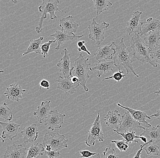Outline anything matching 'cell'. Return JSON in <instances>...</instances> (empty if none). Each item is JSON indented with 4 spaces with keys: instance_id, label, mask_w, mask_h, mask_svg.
Instances as JSON below:
<instances>
[{
    "instance_id": "cell-1",
    "label": "cell",
    "mask_w": 160,
    "mask_h": 158,
    "mask_svg": "<svg viewBox=\"0 0 160 158\" xmlns=\"http://www.w3.org/2000/svg\"><path fill=\"white\" fill-rule=\"evenodd\" d=\"M114 45L115 53L113 59L116 68L118 70L121 69V68H124L127 71V74L131 72L136 77H139L134 69L132 59L133 56L130 49L125 45L123 38L121 39L119 43L116 44L114 43Z\"/></svg>"
},
{
    "instance_id": "cell-2",
    "label": "cell",
    "mask_w": 160,
    "mask_h": 158,
    "mask_svg": "<svg viewBox=\"0 0 160 158\" xmlns=\"http://www.w3.org/2000/svg\"><path fill=\"white\" fill-rule=\"evenodd\" d=\"M131 50L133 58L138 61L147 62L153 68H157V63L152 60L150 57V51L149 47L146 44L141 36L135 34L131 41Z\"/></svg>"
},
{
    "instance_id": "cell-3",
    "label": "cell",
    "mask_w": 160,
    "mask_h": 158,
    "mask_svg": "<svg viewBox=\"0 0 160 158\" xmlns=\"http://www.w3.org/2000/svg\"><path fill=\"white\" fill-rule=\"evenodd\" d=\"M89 59H84L82 53L75 59L73 66L71 68V74L72 76H76L78 78L80 85L83 88L86 92H88L89 89L87 86V81L90 76L88 73L89 66L91 64H88Z\"/></svg>"
},
{
    "instance_id": "cell-4",
    "label": "cell",
    "mask_w": 160,
    "mask_h": 158,
    "mask_svg": "<svg viewBox=\"0 0 160 158\" xmlns=\"http://www.w3.org/2000/svg\"><path fill=\"white\" fill-rule=\"evenodd\" d=\"M59 1L58 0H43L42 3L38 7L39 11L42 13V15L39 21L38 27H36V31L38 33L42 31L43 23L44 20L47 18V14H49L51 20L57 19L58 18L55 14L57 11L61 13L59 9Z\"/></svg>"
},
{
    "instance_id": "cell-5",
    "label": "cell",
    "mask_w": 160,
    "mask_h": 158,
    "mask_svg": "<svg viewBox=\"0 0 160 158\" xmlns=\"http://www.w3.org/2000/svg\"><path fill=\"white\" fill-rule=\"evenodd\" d=\"M68 141L64 135L50 131L45 134L42 145L44 146L49 145L52 150L59 151L64 148L68 147Z\"/></svg>"
},
{
    "instance_id": "cell-6",
    "label": "cell",
    "mask_w": 160,
    "mask_h": 158,
    "mask_svg": "<svg viewBox=\"0 0 160 158\" xmlns=\"http://www.w3.org/2000/svg\"><path fill=\"white\" fill-rule=\"evenodd\" d=\"M96 18H93L92 23L88 27L89 38L94 41L98 47L105 39L104 30L110 26L109 23L103 22L101 24L96 22Z\"/></svg>"
},
{
    "instance_id": "cell-7",
    "label": "cell",
    "mask_w": 160,
    "mask_h": 158,
    "mask_svg": "<svg viewBox=\"0 0 160 158\" xmlns=\"http://www.w3.org/2000/svg\"><path fill=\"white\" fill-rule=\"evenodd\" d=\"M104 140L103 133L101 125L99 113H98L92 125L88 131V136L85 141L86 145L89 147L94 146L96 140L99 142Z\"/></svg>"
},
{
    "instance_id": "cell-8",
    "label": "cell",
    "mask_w": 160,
    "mask_h": 158,
    "mask_svg": "<svg viewBox=\"0 0 160 158\" xmlns=\"http://www.w3.org/2000/svg\"><path fill=\"white\" fill-rule=\"evenodd\" d=\"M66 117L65 114H61L57 110H52L44 123L49 130L53 131L55 129H59L62 127Z\"/></svg>"
},
{
    "instance_id": "cell-9",
    "label": "cell",
    "mask_w": 160,
    "mask_h": 158,
    "mask_svg": "<svg viewBox=\"0 0 160 158\" xmlns=\"http://www.w3.org/2000/svg\"><path fill=\"white\" fill-rule=\"evenodd\" d=\"M144 129V127L142 126L140 123L135 120L132 117V115L128 112L126 113L122 116V123L119 129L118 130H113L115 132L122 133L123 131H128L132 130V129Z\"/></svg>"
},
{
    "instance_id": "cell-10",
    "label": "cell",
    "mask_w": 160,
    "mask_h": 158,
    "mask_svg": "<svg viewBox=\"0 0 160 158\" xmlns=\"http://www.w3.org/2000/svg\"><path fill=\"white\" fill-rule=\"evenodd\" d=\"M142 13V11L134 12L131 18L127 23V32L129 35L132 33L138 34L140 36L142 33V22L141 19V16Z\"/></svg>"
},
{
    "instance_id": "cell-11",
    "label": "cell",
    "mask_w": 160,
    "mask_h": 158,
    "mask_svg": "<svg viewBox=\"0 0 160 158\" xmlns=\"http://www.w3.org/2000/svg\"><path fill=\"white\" fill-rule=\"evenodd\" d=\"M0 124L4 130L1 136L2 140L3 139H9L12 141L13 138L18 136L21 126L19 124H16L12 121L8 122H1Z\"/></svg>"
},
{
    "instance_id": "cell-12",
    "label": "cell",
    "mask_w": 160,
    "mask_h": 158,
    "mask_svg": "<svg viewBox=\"0 0 160 158\" xmlns=\"http://www.w3.org/2000/svg\"><path fill=\"white\" fill-rule=\"evenodd\" d=\"M28 149L23 147L22 144H13L12 146H7L4 158H24Z\"/></svg>"
},
{
    "instance_id": "cell-13",
    "label": "cell",
    "mask_w": 160,
    "mask_h": 158,
    "mask_svg": "<svg viewBox=\"0 0 160 158\" xmlns=\"http://www.w3.org/2000/svg\"><path fill=\"white\" fill-rule=\"evenodd\" d=\"M64 54L58 62L57 66L59 69L60 71L62 73L64 78L68 79L72 77L71 74V60L69 53L66 48H64Z\"/></svg>"
},
{
    "instance_id": "cell-14",
    "label": "cell",
    "mask_w": 160,
    "mask_h": 158,
    "mask_svg": "<svg viewBox=\"0 0 160 158\" xmlns=\"http://www.w3.org/2000/svg\"><path fill=\"white\" fill-rule=\"evenodd\" d=\"M25 92L26 90L23 89L19 84H12L6 89L4 95L8 99L18 102Z\"/></svg>"
},
{
    "instance_id": "cell-15",
    "label": "cell",
    "mask_w": 160,
    "mask_h": 158,
    "mask_svg": "<svg viewBox=\"0 0 160 158\" xmlns=\"http://www.w3.org/2000/svg\"><path fill=\"white\" fill-rule=\"evenodd\" d=\"M21 133L23 136L25 145L27 143L35 142L38 136V130L36 124L25 127Z\"/></svg>"
},
{
    "instance_id": "cell-16",
    "label": "cell",
    "mask_w": 160,
    "mask_h": 158,
    "mask_svg": "<svg viewBox=\"0 0 160 158\" xmlns=\"http://www.w3.org/2000/svg\"><path fill=\"white\" fill-rule=\"evenodd\" d=\"M59 26L63 32L75 34L79 25L75 22L72 16H69L60 19Z\"/></svg>"
},
{
    "instance_id": "cell-17",
    "label": "cell",
    "mask_w": 160,
    "mask_h": 158,
    "mask_svg": "<svg viewBox=\"0 0 160 158\" xmlns=\"http://www.w3.org/2000/svg\"><path fill=\"white\" fill-rule=\"evenodd\" d=\"M114 42L112 43L110 45H106L102 47H98V50L94 54L95 59L96 60H100L112 59H113L114 55L115 53Z\"/></svg>"
},
{
    "instance_id": "cell-18",
    "label": "cell",
    "mask_w": 160,
    "mask_h": 158,
    "mask_svg": "<svg viewBox=\"0 0 160 158\" xmlns=\"http://www.w3.org/2000/svg\"><path fill=\"white\" fill-rule=\"evenodd\" d=\"M116 68L113 61H107L105 60H100L95 67L89 68L90 70L96 71L97 76L100 78L101 76L108 73L110 71H113V69Z\"/></svg>"
},
{
    "instance_id": "cell-19",
    "label": "cell",
    "mask_w": 160,
    "mask_h": 158,
    "mask_svg": "<svg viewBox=\"0 0 160 158\" xmlns=\"http://www.w3.org/2000/svg\"><path fill=\"white\" fill-rule=\"evenodd\" d=\"M58 82V89L63 91L66 94H73L76 89L80 85V83L74 84L71 81V78H65L64 77L59 76L57 78Z\"/></svg>"
},
{
    "instance_id": "cell-20",
    "label": "cell",
    "mask_w": 160,
    "mask_h": 158,
    "mask_svg": "<svg viewBox=\"0 0 160 158\" xmlns=\"http://www.w3.org/2000/svg\"><path fill=\"white\" fill-rule=\"evenodd\" d=\"M50 103V101L42 102L41 105L38 107L37 111L33 113L40 124L44 123L52 112Z\"/></svg>"
},
{
    "instance_id": "cell-21",
    "label": "cell",
    "mask_w": 160,
    "mask_h": 158,
    "mask_svg": "<svg viewBox=\"0 0 160 158\" xmlns=\"http://www.w3.org/2000/svg\"><path fill=\"white\" fill-rule=\"evenodd\" d=\"M84 35L76 36L74 34L68 33L58 30L56 31L54 33L51 35V37L55 38V40L58 42V46L55 48L56 50L60 49V47L66 42L69 40H73L75 39L81 38Z\"/></svg>"
},
{
    "instance_id": "cell-22",
    "label": "cell",
    "mask_w": 160,
    "mask_h": 158,
    "mask_svg": "<svg viewBox=\"0 0 160 158\" xmlns=\"http://www.w3.org/2000/svg\"><path fill=\"white\" fill-rule=\"evenodd\" d=\"M117 105L127 110L131 114L132 117L135 120L137 121L138 122L140 123L141 124H143L145 126L151 125V124L148 123L146 120V119H148L149 120H151V118L148 116L147 113L142 111L135 110L134 109H132V108L124 106L121 105L119 103H118Z\"/></svg>"
},
{
    "instance_id": "cell-23",
    "label": "cell",
    "mask_w": 160,
    "mask_h": 158,
    "mask_svg": "<svg viewBox=\"0 0 160 158\" xmlns=\"http://www.w3.org/2000/svg\"><path fill=\"white\" fill-rule=\"evenodd\" d=\"M144 132L140 136H143L148 139V141H152L153 142H158L160 141V125H157L156 127L151 125H146L144 127Z\"/></svg>"
},
{
    "instance_id": "cell-24",
    "label": "cell",
    "mask_w": 160,
    "mask_h": 158,
    "mask_svg": "<svg viewBox=\"0 0 160 158\" xmlns=\"http://www.w3.org/2000/svg\"><path fill=\"white\" fill-rule=\"evenodd\" d=\"M121 115L118 110L109 111L106 115L104 118V121L108 126L116 129L118 130L121 126L122 120H121Z\"/></svg>"
},
{
    "instance_id": "cell-25",
    "label": "cell",
    "mask_w": 160,
    "mask_h": 158,
    "mask_svg": "<svg viewBox=\"0 0 160 158\" xmlns=\"http://www.w3.org/2000/svg\"><path fill=\"white\" fill-rule=\"evenodd\" d=\"M160 31V21L150 18L146 22H142V33L140 36H142L153 31Z\"/></svg>"
},
{
    "instance_id": "cell-26",
    "label": "cell",
    "mask_w": 160,
    "mask_h": 158,
    "mask_svg": "<svg viewBox=\"0 0 160 158\" xmlns=\"http://www.w3.org/2000/svg\"><path fill=\"white\" fill-rule=\"evenodd\" d=\"M142 36H143L142 39L151 50L159 44L160 31L151 32Z\"/></svg>"
},
{
    "instance_id": "cell-27",
    "label": "cell",
    "mask_w": 160,
    "mask_h": 158,
    "mask_svg": "<svg viewBox=\"0 0 160 158\" xmlns=\"http://www.w3.org/2000/svg\"><path fill=\"white\" fill-rule=\"evenodd\" d=\"M43 40V37H41L37 39H31L30 41L29 45L27 49V51H25L23 54L22 56H25L31 53H35L36 54H42V50L41 46L42 41Z\"/></svg>"
},
{
    "instance_id": "cell-28",
    "label": "cell",
    "mask_w": 160,
    "mask_h": 158,
    "mask_svg": "<svg viewBox=\"0 0 160 158\" xmlns=\"http://www.w3.org/2000/svg\"><path fill=\"white\" fill-rule=\"evenodd\" d=\"M44 150L42 144H40L38 142L32 144L28 150L26 158H34L38 156H42L43 155Z\"/></svg>"
},
{
    "instance_id": "cell-29",
    "label": "cell",
    "mask_w": 160,
    "mask_h": 158,
    "mask_svg": "<svg viewBox=\"0 0 160 158\" xmlns=\"http://www.w3.org/2000/svg\"><path fill=\"white\" fill-rule=\"evenodd\" d=\"M94 3V9L97 12V17L104 11L107 10L109 7L112 5V3L108 0H92Z\"/></svg>"
},
{
    "instance_id": "cell-30",
    "label": "cell",
    "mask_w": 160,
    "mask_h": 158,
    "mask_svg": "<svg viewBox=\"0 0 160 158\" xmlns=\"http://www.w3.org/2000/svg\"><path fill=\"white\" fill-rule=\"evenodd\" d=\"M0 117L8 121L12 120V112L6 103L0 105Z\"/></svg>"
},
{
    "instance_id": "cell-31",
    "label": "cell",
    "mask_w": 160,
    "mask_h": 158,
    "mask_svg": "<svg viewBox=\"0 0 160 158\" xmlns=\"http://www.w3.org/2000/svg\"><path fill=\"white\" fill-rule=\"evenodd\" d=\"M143 150L148 155H159V147L157 145L153 144L152 141H149L148 143H146V145L144 146Z\"/></svg>"
},
{
    "instance_id": "cell-32",
    "label": "cell",
    "mask_w": 160,
    "mask_h": 158,
    "mask_svg": "<svg viewBox=\"0 0 160 158\" xmlns=\"http://www.w3.org/2000/svg\"><path fill=\"white\" fill-rule=\"evenodd\" d=\"M116 132L120 135L128 144H131L132 142L138 143V141L135 140L136 138H138V136L136 135L135 131L131 130L128 131L126 133Z\"/></svg>"
},
{
    "instance_id": "cell-33",
    "label": "cell",
    "mask_w": 160,
    "mask_h": 158,
    "mask_svg": "<svg viewBox=\"0 0 160 158\" xmlns=\"http://www.w3.org/2000/svg\"><path fill=\"white\" fill-rule=\"evenodd\" d=\"M150 54L151 59H153L156 63H158L160 65V42L159 44L150 51Z\"/></svg>"
},
{
    "instance_id": "cell-34",
    "label": "cell",
    "mask_w": 160,
    "mask_h": 158,
    "mask_svg": "<svg viewBox=\"0 0 160 158\" xmlns=\"http://www.w3.org/2000/svg\"><path fill=\"white\" fill-rule=\"evenodd\" d=\"M111 144L109 145V146L106 148L103 153L106 158H119L118 155L115 151L114 148H111Z\"/></svg>"
},
{
    "instance_id": "cell-35",
    "label": "cell",
    "mask_w": 160,
    "mask_h": 158,
    "mask_svg": "<svg viewBox=\"0 0 160 158\" xmlns=\"http://www.w3.org/2000/svg\"><path fill=\"white\" fill-rule=\"evenodd\" d=\"M111 142L114 143L116 147L121 152H127L129 148L128 144L124 139L122 140H112Z\"/></svg>"
},
{
    "instance_id": "cell-36",
    "label": "cell",
    "mask_w": 160,
    "mask_h": 158,
    "mask_svg": "<svg viewBox=\"0 0 160 158\" xmlns=\"http://www.w3.org/2000/svg\"><path fill=\"white\" fill-rule=\"evenodd\" d=\"M118 70V72H116L111 76L105 78L104 79L102 80V81H103L106 80L112 79H114L116 81L119 82L123 78H125L126 75L123 74V73H124V72L123 71H121V69Z\"/></svg>"
},
{
    "instance_id": "cell-37",
    "label": "cell",
    "mask_w": 160,
    "mask_h": 158,
    "mask_svg": "<svg viewBox=\"0 0 160 158\" xmlns=\"http://www.w3.org/2000/svg\"><path fill=\"white\" fill-rule=\"evenodd\" d=\"M56 42L55 40H50L48 43H44L42 44L41 46V50H42V55L44 58L48 54L49 51L50 50V46L52 44L55 43Z\"/></svg>"
},
{
    "instance_id": "cell-38",
    "label": "cell",
    "mask_w": 160,
    "mask_h": 158,
    "mask_svg": "<svg viewBox=\"0 0 160 158\" xmlns=\"http://www.w3.org/2000/svg\"><path fill=\"white\" fill-rule=\"evenodd\" d=\"M45 155L48 157V158H58L62 154L56 150H52L51 151L48 152L44 151Z\"/></svg>"
},
{
    "instance_id": "cell-39",
    "label": "cell",
    "mask_w": 160,
    "mask_h": 158,
    "mask_svg": "<svg viewBox=\"0 0 160 158\" xmlns=\"http://www.w3.org/2000/svg\"><path fill=\"white\" fill-rule=\"evenodd\" d=\"M80 154L82 155L81 157L89 158L92 157L93 156H94L97 153L95 152H91L88 150L80 151Z\"/></svg>"
},
{
    "instance_id": "cell-40",
    "label": "cell",
    "mask_w": 160,
    "mask_h": 158,
    "mask_svg": "<svg viewBox=\"0 0 160 158\" xmlns=\"http://www.w3.org/2000/svg\"><path fill=\"white\" fill-rule=\"evenodd\" d=\"M40 89L41 88H44V89H49L50 84L49 82L46 79H42L40 83Z\"/></svg>"
},
{
    "instance_id": "cell-41",
    "label": "cell",
    "mask_w": 160,
    "mask_h": 158,
    "mask_svg": "<svg viewBox=\"0 0 160 158\" xmlns=\"http://www.w3.org/2000/svg\"><path fill=\"white\" fill-rule=\"evenodd\" d=\"M146 145V144H144L143 145H140V149L137 152L136 155H135L134 156L133 158H141V155H142V151L143 150L144 146Z\"/></svg>"
},
{
    "instance_id": "cell-42",
    "label": "cell",
    "mask_w": 160,
    "mask_h": 158,
    "mask_svg": "<svg viewBox=\"0 0 160 158\" xmlns=\"http://www.w3.org/2000/svg\"><path fill=\"white\" fill-rule=\"evenodd\" d=\"M78 51H79V52H81V51H83V52H86L88 54L89 56H91L92 55L91 53H90V51L88 50L87 49V47L86 46L84 45L82 47H81V48H78Z\"/></svg>"
},
{
    "instance_id": "cell-43",
    "label": "cell",
    "mask_w": 160,
    "mask_h": 158,
    "mask_svg": "<svg viewBox=\"0 0 160 158\" xmlns=\"http://www.w3.org/2000/svg\"><path fill=\"white\" fill-rule=\"evenodd\" d=\"M71 81L74 84H78L79 83L78 78L76 76H72L71 78Z\"/></svg>"
},
{
    "instance_id": "cell-44",
    "label": "cell",
    "mask_w": 160,
    "mask_h": 158,
    "mask_svg": "<svg viewBox=\"0 0 160 158\" xmlns=\"http://www.w3.org/2000/svg\"><path fill=\"white\" fill-rule=\"evenodd\" d=\"M150 117L152 118V117H155L158 119V120H160V108L159 110L157 111V112L150 116Z\"/></svg>"
},
{
    "instance_id": "cell-45",
    "label": "cell",
    "mask_w": 160,
    "mask_h": 158,
    "mask_svg": "<svg viewBox=\"0 0 160 158\" xmlns=\"http://www.w3.org/2000/svg\"><path fill=\"white\" fill-rule=\"evenodd\" d=\"M138 139H140L145 144L148 142V139L146 137L143 136H138Z\"/></svg>"
},
{
    "instance_id": "cell-46",
    "label": "cell",
    "mask_w": 160,
    "mask_h": 158,
    "mask_svg": "<svg viewBox=\"0 0 160 158\" xmlns=\"http://www.w3.org/2000/svg\"><path fill=\"white\" fill-rule=\"evenodd\" d=\"M86 43V42L84 40L83 41H78V43H77V45H78V48H81L84 45V44Z\"/></svg>"
},
{
    "instance_id": "cell-47",
    "label": "cell",
    "mask_w": 160,
    "mask_h": 158,
    "mask_svg": "<svg viewBox=\"0 0 160 158\" xmlns=\"http://www.w3.org/2000/svg\"><path fill=\"white\" fill-rule=\"evenodd\" d=\"M89 158H102L101 157V155L99 154V153H97L96 155H95L94 156H93L92 157H90Z\"/></svg>"
},
{
    "instance_id": "cell-48",
    "label": "cell",
    "mask_w": 160,
    "mask_h": 158,
    "mask_svg": "<svg viewBox=\"0 0 160 158\" xmlns=\"http://www.w3.org/2000/svg\"><path fill=\"white\" fill-rule=\"evenodd\" d=\"M153 93H154V94H157L158 95H160V89L158 90L157 91H154Z\"/></svg>"
},
{
    "instance_id": "cell-49",
    "label": "cell",
    "mask_w": 160,
    "mask_h": 158,
    "mask_svg": "<svg viewBox=\"0 0 160 158\" xmlns=\"http://www.w3.org/2000/svg\"><path fill=\"white\" fill-rule=\"evenodd\" d=\"M12 2L15 3L16 2H18V1H12Z\"/></svg>"
}]
</instances>
